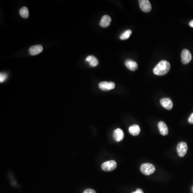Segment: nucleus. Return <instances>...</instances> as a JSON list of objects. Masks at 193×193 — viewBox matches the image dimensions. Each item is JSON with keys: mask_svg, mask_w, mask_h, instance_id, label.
Segmentation results:
<instances>
[{"mask_svg": "<svg viewBox=\"0 0 193 193\" xmlns=\"http://www.w3.org/2000/svg\"><path fill=\"white\" fill-rule=\"evenodd\" d=\"M171 66L168 61L162 60L160 61L154 68L153 72L156 75L163 76L169 72Z\"/></svg>", "mask_w": 193, "mask_h": 193, "instance_id": "f257e3e1", "label": "nucleus"}, {"mask_svg": "<svg viewBox=\"0 0 193 193\" xmlns=\"http://www.w3.org/2000/svg\"><path fill=\"white\" fill-rule=\"evenodd\" d=\"M140 170L143 174L149 175L154 173L156 170V168L154 165L150 163H144L141 166Z\"/></svg>", "mask_w": 193, "mask_h": 193, "instance_id": "f03ea898", "label": "nucleus"}, {"mask_svg": "<svg viewBox=\"0 0 193 193\" xmlns=\"http://www.w3.org/2000/svg\"><path fill=\"white\" fill-rule=\"evenodd\" d=\"M117 164L114 160H109L103 163L102 165V169L103 171L109 172L112 171L117 168Z\"/></svg>", "mask_w": 193, "mask_h": 193, "instance_id": "7ed1b4c3", "label": "nucleus"}, {"mask_svg": "<svg viewBox=\"0 0 193 193\" xmlns=\"http://www.w3.org/2000/svg\"><path fill=\"white\" fill-rule=\"evenodd\" d=\"M177 150L179 156L180 157H184L188 150L187 143L184 142L179 143L177 147Z\"/></svg>", "mask_w": 193, "mask_h": 193, "instance_id": "20e7f679", "label": "nucleus"}, {"mask_svg": "<svg viewBox=\"0 0 193 193\" xmlns=\"http://www.w3.org/2000/svg\"><path fill=\"white\" fill-rule=\"evenodd\" d=\"M181 61L184 64H189L192 59V56L190 51L187 49H184L181 53Z\"/></svg>", "mask_w": 193, "mask_h": 193, "instance_id": "39448f33", "label": "nucleus"}, {"mask_svg": "<svg viewBox=\"0 0 193 193\" xmlns=\"http://www.w3.org/2000/svg\"><path fill=\"white\" fill-rule=\"evenodd\" d=\"M115 86L114 83L112 81H102L99 84V88L102 90L107 91L111 90L114 89Z\"/></svg>", "mask_w": 193, "mask_h": 193, "instance_id": "423d86ee", "label": "nucleus"}, {"mask_svg": "<svg viewBox=\"0 0 193 193\" xmlns=\"http://www.w3.org/2000/svg\"><path fill=\"white\" fill-rule=\"evenodd\" d=\"M139 7L143 12H149L151 11V4L148 0L139 1Z\"/></svg>", "mask_w": 193, "mask_h": 193, "instance_id": "0eeeda50", "label": "nucleus"}, {"mask_svg": "<svg viewBox=\"0 0 193 193\" xmlns=\"http://www.w3.org/2000/svg\"><path fill=\"white\" fill-rule=\"evenodd\" d=\"M160 102L163 107L167 110H170L173 107L172 100L169 98H163L160 99Z\"/></svg>", "mask_w": 193, "mask_h": 193, "instance_id": "6e6552de", "label": "nucleus"}, {"mask_svg": "<svg viewBox=\"0 0 193 193\" xmlns=\"http://www.w3.org/2000/svg\"><path fill=\"white\" fill-rule=\"evenodd\" d=\"M160 134L163 136H166L169 133V129L166 124L163 121H160L158 124Z\"/></svg>", "mask_w": 193, "mask_h": 193, "instance_id": "1a4fd4ad", "label": "nucleus"}, {"mask_svg": "<svg viewBox=\"0 0 193 193\" xmlns=\"http://www.w3.org/2000/svg\"><path fill=\"white\" fill-rule=\"evenodd\" d=\"M113 137L117 142H120L124 138V133L123 130L120 128L116 129L113 133Z\"/></svg>", "mask_w": 193, "mask_h": 193, "instance_id": "9d476101", "label": "nucleus"}, {"mask_svg": "<svg viewBox=\"0 0 193 193\" xmlns=\"http://www.w3.org/2000/svg\"><path fill=\"white\" fill-rule=\"evenodd\" d=\"M43 50V47L41 45H37L31 47L29 49V53L32 55H36L41 53Z\"/></svg>", "mask_w": 193, "mask_h": 193, "instance_id": "9b49d317", "label": "nucleus"}, {"mask_svg": "<svg viewBox=\"0 0 193 193\" xmlns=\"http://www.w3.org/2000/svg\"><path fill=\"white\" fill-rule=\"evenodd\" d=\"M125 65L128 69L131 71H135L138 68V65L136 62L131 60L128 59L125 61Z\"/></svg>", "mask_w": 193, "mask_h": 193, "instance_id": "f8f14e48", "label": "nucleus"}, {"mask_svg": "<svg viewBox=\"0 0 193 193\" xmlns=\"http://www.w3.org/2000/svg\"><path fill=\"white\" fill-rule=\"evenodd\" d=\"M111 22V18L109 15H104L100 21V25L102 27H108Z\"/></svg>", "mask_w": 193, "mask_h": 193, "instance_id": "ddd939ff", "label": "nucleus"}, {"mask_svg": "<svg viewBox=\"0 0 193 193\" xmlns=\"http://www.w3.org/2000/svg\"><path fill=\"white\" fill-rule=\"evenodd\" d=\"M141 132V129L139 125L134 124L129 128V132L133 136H137Z\"/></svg>", "mask_w": 193, "mask_h": 193, "instance_id": "4468645a", "label": "nucleus"}, {"mask_svg": "<svg viewBox=\"0 0 193 193\" xmlns=\"http://www.w3.org/2000/svg\"><path fill=\"white\" fill-rule=\"evenodd\" d=\"M85 61L88 62L90 64V66L93 67L97 66L98 64V61L97 60L96 57H94L92 55H90L86 58Z\"/></svg>", "mask_w": 193, "mask_h": 193, "instance_id": "2eb2a0df", "label": "nucleus"}, {"mask_svg": "<svg viewBox=\"0 0 193 193\" xmlns=\"http://www.w3.org/2000/svg\"><path fill=\"white\" fill-rule=\"evenodd\" d=\"M19 14L21 17L23 18H27L29 16V11L27 8L24 6L19 10Z\"/></svg>", "mask_w": 193, "mask_h": 193, "instance_id": "dca6fc26", "label": "nucleus"}, {"mask_svg": "<svg viewBox=\"0 0 193 193\" xmlns=\"http://www.w3.org/2000/svg\"><path fill=\"white\" fill-rule=\"evenodd\" d=\"M132 32L130 30L125 31L124 32L122 33L120 36V39L121 40H126L129 38L130 35L132 34Z\"/></svg>", "mask_w": 193, "mask_h": 193, "instance_id": "f3484780", "label": "nucleus"}, {"mask_svg": "<svg viewBox=\"0 0 193 193\" xmlns=\"http://www.w3.org/2000/svg\"><path fill=\"white\" fill-rule=\"evenodd\" d=\"M7 79V74L4 72H1L0 74V82L3 83Z\"/></svg>", "mask_w": 193, "mask_h": 193, "instance_id": "a211bd4d", "label": "nucleus"}, {"mask_svg": "<svg viewBox=\"0 0 193 193\" xmlns=\"http://www.w3.org/2000/svg\"><path fill=\"white\" fill-rule=\"evenodd\" d=\"M83 193H96L94 190L92 189H87L84 191Z\"/></svg>", "mask_w": 193, "mask_h": 193, "instance_id": "6ab92c4d", "label": "nucleus"}, {"mask_svg": "<svg viewBox=\"0 0 193 193\" xmlns=\"http://www.w3.org/2000/svg\"><path fill=\"white\" fill-rule=\"evenodd\" d=\"M188 122L190 124H193V113L190 115L189 118H188Z\"/></svg>", "mask_w": 193, "mask_h": 193, "instance_id": "aec40b11", "label": "nucleus"}, {"mask_svg": "<svg viewBox=\"0 0 193 193\" xmlns=\"http://www.w3.org/2000/svg\"><path fill=\"white\" fill-rule=\"evenodd\" d=\"M143 193V190L141 189H137V190L135 191V192H133V193Z\"/></svg>", "mask_w": 193, "mask_h": 193, "instance_id": "412c9836", "label": "nucleus"}, {"mask_svg": "<svg viewBox=\"0 0 193 193\" xmlns=\"http://www.w3.org/2000/svg\"><path fill=\"white\" fill-rule=\"evenodd\" d=\"M189 26L190 27H193V21H191L189 22Z\"/></svg>", "mask_w": 193, "mask_h": 193, "instance_id": "4be33fe9", "label": "nucleus"}]
</instances>
